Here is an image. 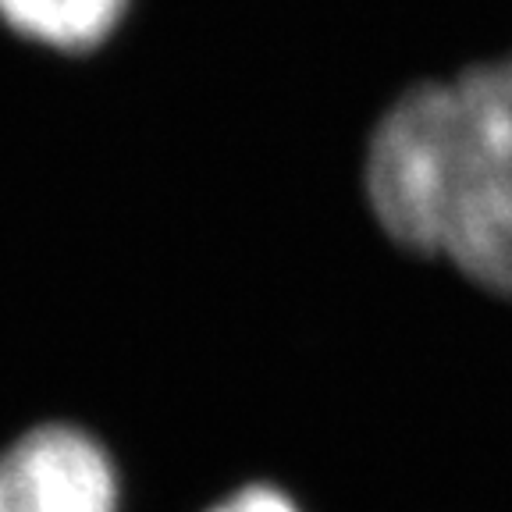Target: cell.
Listing matches in <instances>:
<instances>
[{"mask_svg": "<svg viewBox=\"0 0 512 512\" xmlns=\"http://www.w3.org/2000/svg\"><path fill=\"white\" fill-rule=\"evenodd\" d=\"M363 196L395 249L512 299V54L402 89L370 128Z\"/></svg>", "mask_w": 512, "mask_h": 512, "instance_id": "cell-1", "label": "cell"}, {"mask_svg": "<svg viewBox=\"0 0 512 512\" xmlns=\"http://www.w3.org/2000/svg\"><path fill=\"white\" fill-rule=\"evenodd\" d=\"M132 0H0V18L18 36L64 54L107 43Z\"/></svg>", "mask_w": 512, "mask_h": 512, "instance_id": "cell-3", "label": "cell"}, {"mask_svg": "<svg viewBox=\"0 0 512 512\" xmlns=\"http://www.w3.org/2000/svg\"><path fill=\"white\" fill-rule=\"evenodd\" d=\"M118 470L100 441L50 424L0 456V512H118Z\"/></svg>", "mask_w": 512, "mask_h": 512, "instance_id": "cell-2", "label": "cell"}, {"mask_svg": "<svg viewBox=\"0 0 512 512\" xmlns=\"http://www.w3.org/2000/svg\"><path fill=\"white\" fill-rule=\"evenodd\" d=\"M207 512H303L296 498L274 484H246V488L224 495Z\"/></svg>", "mask_w": 512, "mask_h": 512, "instance_id": "cell-4", "label": "cell"}]
</instances>
